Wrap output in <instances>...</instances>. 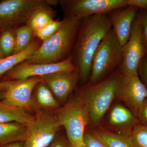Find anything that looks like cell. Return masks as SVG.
Listing matches in <instances>:
<instances>
[{
    "label": "cell",
    "instance_id": "13",
    "mask_svg": "<svg viewBox=\"0 0 147 147\" xmlns=\"http://www.w3.org/2000/svg\"><path fill=\"white\" fill-rule=\"evenodd\" d=\"M39 78L58 100L64 102L75 88L80 79V75L79 70L76 69L54 72L40 76Z\"/></svg>",
    "mask_w": 147,
    "mask_h": 147
},
{
    "label": "cell",
    "instance_id": "20",
    "mask_svg": "<svg viewBox=\"0 0 147 147\" xmlns=\"http://www.w3.org/2000/svg\"><path fill=\"white\" fill-rule=\"evenodd\" d=\"M92 132L107 147H134L129 135L115 134L104 129H98Z\"/></svg>",
    "mask_w": 147,
    "mask_h": 147
},
{
    "label": "cell",
    "instance_id": "2",
    "mask_svg": "<svg viewBox=\"0 0 147 147\" xmlns=\"http://www.w3.org/2000/svg\"><path fill=\"white\" fill-rule=\"evenodd\" d=\"M60 29L27 60L33 63H54L65 60L74 47L81 20L66 16Z\"/></svg>",
    "mask_w": 147,
    "mask_h": 147
},
{
    "label": "cell",
    "instance_id": "37",
    "mask_svg": "<svg viewBox=\"0 0 147 147\" xmlns=\"http://www.w3.org/2000/svg\"></svg>",
    "mask_w": 147,
    "mask_h": 147
},
{
    "label": "cell",
    "instance_id": "22",
    "mask_svg": "<svg viewBox=\"0 0 147 147\" xmlns=\"http://www.w3.org/2000/svg\"><path fill=\"white\" fill-rule=\"evenodd\" d=\"M16 43L13 54H18L26 50L33 39V31L26 25L15 29Z\"/></svg>",
    "mask_w": 147,
    "mask_h": 147
},
{
    "label": "cell",
    "instance_id": "24",
    "mask_svg": "<svg viewBox=\"0 0 147 147\" xmlns=\"http://www.w3.org/2000/svg\"><path fill=\"white\" fill-rule=\"evenodd\" d=\"M129 137L134 147H147V126L137 124Z\"/></svg>",
    "mask_w": 147,
    "mask_h": 147
},
{
    "label": "cell",
    "instance_id": "1",
    "mask_svg": "<svg viewBox=\"0 0 147 147\" xmlns=\"http://www.w3.org/2000/svg\"><path fill=\"white\" fill-rule=\"evenodd\" d=\"M111 29L107 13L96 14L81 19L71 58L74 59V64L78 68L82 82H86L90 75L96 50Z\"/></svg>",
    "mask_w": 147,
    "mask_h": 147
},
{
    "label": "cell",
    "instance_id": "25",
    "mask_svg": "<svg viewBox=\"0 0 147 147\" xmlns=\"http://www.w3.org/2000/svg\"><path fill=\"white\" fill-rule=\"evenodd\" d=\"M62 21L54 20L46 26L33 32V37L43 42L50 38L59 30L61 25Z\"/></svg>",
    "mask_w": 147,
    "mask_h": 147
},
{
    "label": "cell",
    "instance_id": "7",
    "mask_svg": "<svg viewBox=\"0 0 147 147\" xmlns=\"http://www.w3.org/2000/svg\"><path fill=\"white\" fill-rule=\"evenodd\" d=\"M61 126L56 114L39 110L34 121L28 127L25 142L26 147H47L54 141Z\"/></svg>",
    "mask_w": 147,
    "mask_h": 147
},
{
    "label": "cell",
    "instance_id": "31",
    "mask_svg": "<svg viewBox=\"0 0 147 147\" xmlns=\"http://www.w3.org/2000/svg\"><path fill=\"white\" fill-rule=\"evenodd\" d=\"M127 5L136 7L147 11V0H127Z\"/></svg>",
    "mask_w": 147,
    "mask_h": 147
},
{
    "label": "cell",
    "instance_id": "17",
    "mask_svg": "<svg viewBox=\"0 0 147 147\" xmlns=\"http://www.w3.org/2000/svg\"><path fill=\"white\" fill-rule=\"evenodd\" d=\"M28 127L16 122L0 123V146L17 141H25Z\"/></svg>",
    "mask_w": 147,
    "mask_h": 147
},
{
    "label": "cell",
    "instance_id": "3",
    "mask_svg": "<svg viewBox=\"0 0 147 147\" xmlns=\"http://www.w3.org/2000/svg\"><path fill=\"white\" fill-rule=\"evenodd\" d=\"M56 115L61 126L65 129L70 146H85L84 135L86 126L90 123V110L81 92L60 109Z\"/></svg>",
    "mask_w": 147,
    "mask_h": 147
},
{
    "label": "cell",
    "instance_id": "33",
    "mask_svg": "<svg viewBox=\"0 0 147 147\" xmlns=\"http://www.w3.org/2000/svg\"><path fill=\"white\" fill-rule=\"evenodd\" d=\"M0 147H26L24 141H17L0 146Z\"/></svg>",
    "mask_w": 147,
    "mask_h": 147
},
{
    "label": "cell",
    "instance_id": "30",
    "mask_svg": "<svg viewBox=\"0 0 147 147\" xmlns=\"http://www.w3.org/2000/svg\"><path fill=\"white\" fill-rule=\"evenodd\" d=\"M47 147H71L68 141L62 137L56 136L54 141Z\"/></svg>",
    "mask_w": 147,
    "mask_h": 147
},
{
    "label": "cell",
    "instance_id": "15",
    "mask_svg": "<svg viewBox=\"0 0 147 147\" xmlns=\"http://www.w3.org/2000/svg\"><path fill=\"white\" fill-rule=\"evenodd\" d=\"M109 125L120 131H125L129 136L134 127L139 123L138 119L128 108L116 104L110 111L108 119Z\"/></svg>",
    "mask_w": 147,
    "mask_h": 147
},
{
    "label": "cell",
    "instance_id": "27",
    "mask_svg": "<svg viewBox=\"0 0 147 147\" xmlns=\"http://www.w3.org/2000/svg\"><path fill=\"white\" fill-rule=\"evenodd\" d=\"M137 71L139 79L147 89V52L141 60Z\"/></svg>",
    "mask_w": 147,
    "mask_h": 147
},
{
    "label": "cell",
    "instance_id": "35",
    "mask_svg": "<svg viewBox=\"0 0 147 147\" xmlns=\"http://www.w3.org/2000/svg\"><path fill=\"white\" fill-rule=\"evenodd\" d=\"M5 57L4 55H3L1 50H0V60L3 59V58H5Z\"/></svg>",
    "mask_w": 147,
    "mask_h": 147
},
{
    "label": "cell",
    "instance_id": "18",
    "mask_svg": "<svg viewBox=\"0 0 147 147\" xmlns=\"http://www.w3.org/2000/svg\"><path fill=\"white\" fill-rule=\"evenodd\" d=\"M41 44L37 38H33L30 44L23 52L13 54L0 60V78L17 65L26 61Z\"/></svg>",
    "mask_w": 147,
    "mask_h": 147
},
{
    "label": "cell",
    "instance_id": "28",
    "mask_svg": "<svg viewBox=\"0 0 147 147\" xmlns=\"http://www.w3.org/2000/svg\"><path fill=\"white\" fill-rule=\"evenodd\" d=\"M137 118L139 123L147 126V98L138 110Z\"/></svg>",
    "mask_w": 147,
    "mask_h": 147
},
{
    "label": "cell",
    "instance_id": "14",
    "mask_svg": "<svg viewBox=\"0 0 147 147\" xmlns=\"http://www.w3.org/2000/svg\"><path fill=\"white\" fill-rule=\"evenodd\" d=\"M139 11L136 7L127 6L108 13L113 32L122 47L129 39L132 24Z\"/></svg>",
    "mask_w": 147,
    "mask_h": 147
},
{
    "label": "cell",
    "instance_id": "5",
    "mask_svg": "<svg viewBox=\"0 0 147 147\" xmlns=\"http://www.w3.org/2000/svg\"><path fill=\"white\" fill-rule=\"evenodd\" d=\"M119 74L115 73L101 82L88 86L81 91L87 100L90 110V123H99L116 97Z\"/></svg>",
    "mask_w": 147,
    "mask_h": 147
},
{
    "label": "cell",
    "instance_id": "36",
    "mask_svg": "<svg viewBox=\"0 0 147 147\" xmlns=\"http://www.w3.org/2000/svg\"><path fill=\"white\" fill-rule=\"evenodd\" d=\"M71 147V146H70ZM79 147H86L85 146H83Z\"/></svg>",
    "mask_w": 147,
    "mask_h": 147
},
{
    "label": "cell",
    "instance_id": "32",
    "mask_svg": "<svg viewBox=\"0 0 147 147\" xmlns=\"http://www.w3.org/2000/svg\"><path fill=\"white\" fill-rule=\"evenodd\" d=\"M15 81H7L0 82V92H5Z\"/></svg>",
    "mask_w": 147,
    "mask_h": 147
},
{
    "label": "cell",
    "instance_id": "4",
    "mask_svg": "<svg viewBox=\"0 0 147 147\" xmlns=\"http://www.w3.org/2000/svg\"><path fill=\"white\" fill-rule=\"evenodd\" d=\"M122 46L111 29L100 42L92 61L90 75L91 84L100 82L105 76L119 67L122 59Z\"/></svg>",
    "mask_w": 147,
    "mask_h": 147
},
{
    "label": "cell",
    "instance_id": "26",
    "mask_svg": "<svg viewBox=\"0 0 147 147\" xmlns=\"http://www.w3.org/2000/svg\"><path fill=\"white\" fill-rule=\"evenodd\" d=\"M84 142L86 147H107L92 132L85 131Z\"/></svg>",
    "mask_w": 147,
    "mask_h": 147
},
{
    "label": "cell",
    "instance_id": "8",
    "mask_svg": "<svg viewBox=\"0 0 147 147\" xmlns=\"http://www.w3.org/2000/svg\"><path fill=\"white\" fill-rule=\"evenodd\" d=\"M59 4L66 16L79 20L96 14H108L127 6V0H62Z\"/></svg>",
    "mask_w": 147,
    "mask_h": 147
},
{
    "label": "cell",
    "instance_id": "34",
    "mask_svg": "<svg viewBox=\"0 0 147 147\" xmlns=\"http://www.w3.org/2000/svg\"><path fill=\"white\" fill-rule=\"evenodd\" d=\"M5 92H0V100H2L3 98Z\"/></svg>",
    "mask_w": 147,
    "mask_h": 147
},
{
    "label": "cell",
    "instance_id": "12",
    "mask_svg": "<svg viewBox=\"0 0 147 147\" xmlns=\"http://www.w3.org/2000/svg\"><path fill=\"white\" fill-rule=\"evenodd\" d=\"M40 82L39 77L15 81L5 93L2 101L6 105L31 111L34 107L32 91Z\"/></svg>",
    "mask_w": 147,
    "mask_h": 147
},
{
    "label": "cell",
    "instance_id": "19",
    "mask_svg": "<svg viewBox=\"0 0 147 147\" xmlns=\"http://www.w3.org/2000/svg\"><path fill=\"white\" fill-rule=\"evenodd\" d=\"M56 15L55 11L45 1L34 11L26 24L33 32L36 31L54 21Z\"/></svg>",
    "mask_w": 147,
    "mask_h": 147
},
{
    "label": "cell",
    "instance_id": "29",
    "mask_svg": "<svg viewBox=\"0 0 147 147\" xmlns=\"http://www.w3.org/2000/svg\"><path fill=\"white\" fill-rule=\"evenodd\" d=\"M139 12L143 26L142 36L147 52V11L141 9Z\"/></svg>",
    "mask_w": 147,
    "mask_h": 147
},
{
    "label": "cell",
    "instance_id": "11",
    "mask_svg": "<svg viewBox=\"0 0 147 147\" xmlns=\"http://www.w3.org/2000/svg\"><path fill=\"white\" fill-rule=\"evenodd\" d=\"M116 97L125 102L137 117L139 108L147 98V89L138 75L125 76L119 74Z\"/></svg>",
    "mask_w": 147,
    "mask_h": 147
},
{
    "label": "cell",
    "instance_id": "6",
    "mask_svg": "<svg viewBox=\"0 0 147 147\" xmlns=\"http://www.w3.org/2000/svg\"><path fill=\"white\" fill-rule=\"evenodd\" d=\"M143 26L139 11L134 19L128 41L122 47V59L119 66L121 74L125 76H137V68L147 53L142 36Z\"/></svg>",
    "mask_w": 147,
    "mask_h": 147
},
{
    "label": "cell",
    "instance_id": "16",
    "mask_svg": "<svg viewBox=\"0 0 147 147\" xmlns=\"http://www.w3.org/2000/svg\"><path fill=\"white\" fill-rule=\"evenodd\" d=\"M35 116L30 110L6 105L0 100V123H19L30 127L34 121Z\"/></svg>",
    "mask_w": 147,
    "mask_h": 147
},
{
    "label": "cell",
    "instance_id": "23",
    "mask_svg": "<svg viewBox=\"0 0 147 147\" xmlns=\"http://www.w3.org/2000/svg\"><path fill=\"white\" fill-rule=\"evenodd\" d=\"M16 43L15 30H4L0 36V50L5 57L13 55L16 48Z\"/></svg>",
    "mask_w": 147,
    "mask_h": 147
},
{
    "label": "cell",
    "instance_id": "10",
    "mask_svg": "<svg viewBox=\"0 0 147 147\" xmlns=\"http://www.w3.org/2000/svg\"><path fill=\"white\" fill-rule=\"evenodd\" d=\"M78 68L74 64L70 56L65 60L57 63H30L25 61L5 74L7 78L12 81H18L31 77H40L57 71H72Z\"/></svg>",
    "mask_w": 147,
    "mask_h": 147
},
{
    "label": "cell",
    "instance_id": "9",
    "mask_svg": "<svg viewBox=\"0 0 147 147\" xmlns=\"http://www.w3.org/2000/svg\"><path fill=\"white\" fill-rule=\"evenodd\" d=\"M45 0H5L0 2V28L13 29L26 24L34 11Z\"/></svg>",
    "mask_w": 147,
    "mask_h": 147
},
{
    "label": "cell",
    "instance_id": "21",
    "mask_svg": "<svg viewBox=\"0 0 147 147\" xmlns=\"http://www.w3.org/2000/svg\"><path fill=\"white\" fill-rule=\"evenodd\" d=\"M36 100L39 108L54 109L58 108L59 104L48 87L40 82L36 86Z\"/></svg>",
    "mask_w": 147,
    "mask_h": 147
}]
</instances>
